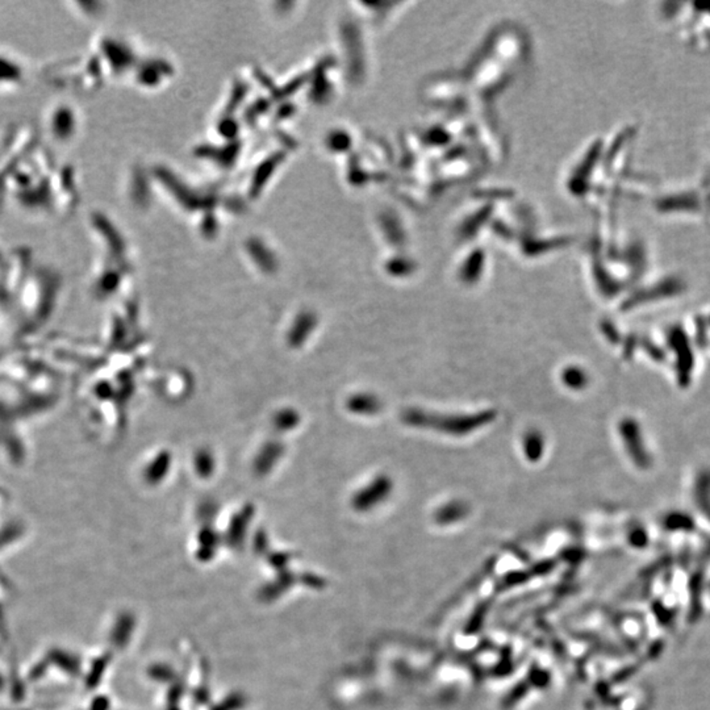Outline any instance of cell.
I'll return each instance as SVG.
<instances>
[{
	"instance_id": "obj_1",
	"label": "cell",
	"mask_w": 710,
	"mask_h": 710,
	"mask_svg": "<svg viewBox=\"0 0 710 710\" xmlns=\"http://www.w3.org/2000/svg\"><path fill=\"white\" fill-rule=\"evenodd\" d=\"M496 419V412L484 411L475 414H439L421 409H408L403 414L405 424L438 430L450 436H466L491 424Z\"/></svg>"
},
{
	"instance_id": "obj_2",
	"label": "cell",
	"mask_w": 710,
	"mask_h": 710,
	"mask_svg": "<svg viewBox=\"0 0 710 710\" xmlns=\"http://www.w3.org/2000/svg\"><path fill=\"white\" fill-rule=\"evenodd\" d=\"M392 491V482L384 475L375 477L374 480L361 489L353 500L358 511H369L388 498Z\"/></svg>"
},
{
	"instance_id": "obj_3",
	"label": "cell",
	"mask_w": 710,
	"mask_h": 710,
	"mask_svg": "<svg viewBox=\"0 0 710 710\" xmlns=\"http://www.w3.org/2000/svg\"><path fill=\"white\" fill-rule=\"evenodd\" d=\"M468 513V507L462 501H451L441 507L436 513V521L441 525H449L464 518Z\"/></svg>"
},
{
	"instance_id": "obj_4",
	"label": "cell",
	"mask_w": 710,
	"mask_h": 710,
	"mask_svg": "<svg viewBox=\"0 0 710 710\" xmlns=\"http://www.w3.org/2000/svg\"><path fill=\"white\" fill-rule=\"evenodd\" d=\"M525 457L530 462L539 461L545 451V439L538 430H529L523 439Z\"/></svg>"
},
{
	"instance_id": "obj_5",
	"label": "cell",
	"mask_w": 710,
	"mask_h": 710,
	"mask_svg": "<svg viewBox=\"0 0 710 710\" xmlns=\"http://www.w3.org/2000/svg\"><path fill=\"white\" fill-rule=\"evenodd\" d=\"M380 408H382L380 401L378 400V398H375L374 395H370V394H360L349 400L350 411L358 413V414L371 416V414H375L380 411Z\"/></svg>"
},
{
	"instance_id": "obj_6",
	"label": "cell",
	"mask_w": 710,
	"mask_h": 710,
	"mask_svg": "<svg viewBox=\"0 0 710 710\" xmlns=\"http://www.w3.org/2000/svg\"><path fill=\"white\" fill-rule=\"evenodd\" d=\"M282 451L283 448L279 445V443H269L267 446H264L262 450L260 457L257 458V463H255V468L258 473H267L273 468V466L275 464V462L278 461L282 455Z\"/></svg>"
},
{
	"instance_id": "obj_7",
	"label": "cell",
	"mask_w": 710,
	"mask_h": 710,
	"mask_svg": "<svg viewBox=\"0 0 710 710\" xmlns=\"http://www.w3.org/2000/svg\"><path fill=\"white\" fill-rule=\"evenodd\" d=\"M561 380L564 386L571 388L573 391H579L588 384V375L582 367L570 366L561 373Z\"/></svg>"
},
{
	"instance_id": "obj_8",
	"label": "cell",
	"mask_w": 710,
	"mask_h": 710,
	"mask_svg": "<svg viewBox=\"0 0 710 710\" xmlns=\"http://www.w3.org/2000/svg\"><path fill=\"white\" fill-rule=\"evenodd\" d=\"M313 329H314V326H313V319L312 317L305 316V317L299 319V321L296 323V325L292 326V329L289 332V342H291V345L300 346L308 338V336L311 335Z\"/></svg>"
},
{
	"instance_id": "obj_9",
	"label": "cell",
	"mask_w": 710,
	"mask_h": 710,
	"mask_svg": "<svg viewBox=\"0 0 710 710\" xmlns=\"http://www.w3.org/2000/svg\"><path fill=\"white\" fill-rule=\"evenodd\" d=\"M195 466L200 476H208L213 470L212 455L208 451H200L195 459Z\"/></svg>"
},
{
	"instance_id": "obj_10",
	"label": "cell",
	"mask_w": 710,
	"mask_h": 710,
	"mask_svg": "<svg viewBox=\"0 0 710 710\" xmlns=\"http://www.w3.org/2000/svg\"><path fill=\"white\" fill-rule=\"evenodd\" d=\"M298 423H299V416H298V413H296V412L289 411V409H287V411L279 413V414L276 416V420H275V424H276V426H278L279 429H282V430L292 429L294 426H296V425H298Z\"/></svg>"
},
{
	"instance_id": "obj_11",
	"label": "cell",
	"mask_w": 710,
	"mask_h": 710,
	"mask_svg": "<svg viewBox=\"0 0 710 710\" xmlns=\"http://www.w3.org/2000/svg\"><path fill=\"white\" fill-rule=\"evenodd\" d=\"M525 691H527V686L523 684V683H521L520 686H516L509 693V696L505 700V704L507 705H512V704L517 702L518 700H521L523 698V695H525Z\"/></svg>"
},
{
	"instance_id": "obj_12",
	"label": "cell",
	"mask_w": 710,
	"mask_h": 710,
	"mask_svg": "<svg viewBox=\"0 0 710 710\" xmlns=\"http://www.w3.org/2000/svg\"><path fill=\"white\" fill-rule=\"evenodd\" d=\"M532 677L534 679V684L536 686H546L548 682V675L545 671H539L536 670V673H532Z\"/></svg>"
}]
</instances>
